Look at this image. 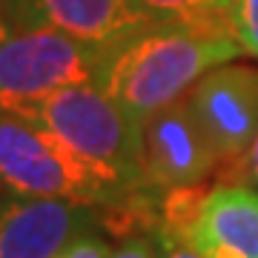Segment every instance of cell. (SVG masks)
Segmentation results:
<instances>
[{"label":"cell","mask_w":258,"mask_h":258,"mask_svg":"<svg viewBox=\"0 0 258 258\" xmlns=\"http://www.w3.org/2000/svg\"><path fill=\"white\" fill-rule=\"evenodd\" d=\"M244 55L227 29L152 23L106 52L98 86L132 118L149 115L189 95L204 75Z\"/></svg>","instance_id":"6da1fadb"},{"label":"cell","mask_w":258,"mask_h":258,"mask_svg":"<svg viewBox=\"0 0 258 258\" xmlns=\"http://www.w3.org/2000/svg\"><path fill=\"white\" fill-rule=\"evenodd\" d=\"M0 192L18 198H57L112 210L132 195L123 184L26 118L0 112Z\"/></svg>","instance_id":"7a4b0ae2"},{"label":"cell","mask_w":258,"mask_h":258,"mask_svg":"<svg viewBox=\"0 0 258 258\" xmlns=\"http://www.w3.org/2000/svg\"><path fill=\"white\" fill-rule=\"evenodd\" d=\"M20 118L52 132L72 152L123 184L129 192H152L144 186L141 175V123L98 83L52 92Z\"/></svg>","instance_id":"3957f363"},{"label":"cell","mask_w":258,"mask_h":258,"mask_svg":"<svg viewBox=\"0 0 258 258\" xmlns=\"http://www.w3.org/2000/svg\"><path fill=\"white\" fill-rule=\"evenodd\" d=\"M106 52L46 26H15L0 43V112L26 115L66 86L98 83Z\"/></svg>","instance_id":"277c9868"},{"label":"cell","mask_w":258,"mask_h":258,"mask_svg":"<svg viewBox=\"0 0 258 258\" xmlns=\"http://www.w3.org/2000/svg\"><path fill=\"white\" fill-rule=\"evenodd\" d=\"M218 164L221 158L186 98L158 109L141 123V175L152 192L201 184Z\"/></svg>","instance_id":"5b68a950"},{"label":"cell","mask_w":258,"mask_h":258,"mask_svg":"<svg viewBox=\"0 0 258 258\" xmlns=\"http://www.w3.org/2000/svg\"><path fill=\"white\" fill-rule=\"evenodd\" d=\"M186 101L221 158L235 164L258 135V66L221 63L195 83Z\"/></svg>","instance_id":"8992f818"},{"label":"cell","mask_w":258,"mask_h":258,"mask_svg":"<svg viewBox=\"0 0 258 258\" xmlns=\"http://www.w3.org/2000/svg\"><path fill=\"white\" fill-rule=\"evenodd\" d=\"M101 210L57 198H0V258H55L89 230H98Z\"/></svg>","instance_id":"52a82bcc"},{"label":"cell","mask_w":258,"mask_h":258,"mask_svg":"<svg viewBox=\"0 0 258 258\" xmlns=\"http://www.w3.org/2000/svg\"><path fill=\"white\" fill-rule=\"evenodd\" d=\"M15 26H46L86 46L112 52L152 26L138 0H9Z\"/></svg>","instance_id":"ba28073f"},{"label":"cell","mask_w":258,"mask_h":258,"mask_svg":"<svg viewBox=\"0 0 258 258\" xmlns=\"http://www.w3.org/2000/svg\"><path fill=\"white\" fill-rule=\"evenodd\" d=\"M184 241L201 258H258V189L235 181L212 186Z\"/></svg>","instance_id":"9c48e42d"},{"label":"cell","mask_w":258,"mask_h":258,"mask_svg":"<svg viewBox=\"0 0 258 258\" xmlns=\"http://www.w3.org/2000/svg\"><path fill=\"white\" fill-rule=\"evenodd\" d=\"M232 3L235 0H138L152 23H181L227 32H232Z\"/></svg>","instance_id":"30bf717a"},{"label":"cell","mask_w":258,"mask_h":258,"mask_svg":"<svg viewBox=\"0 0 258 258\" xmlns=\"http://www.w3.org/2000/svg\"><path fill=\"white\" fill-rule=\"evenodd\" d=\"M232 35L241 43L244 55L258 57V0L232 3Z\"/></svg>","instance_id":"8fae6325"},{"label":"cell","mask_w":258,"mask_h":258,"mask_svg":"<svg viewBox=\"0 0 258 258\" xmlns=\"http://www.w3.org/2000/svg\"><path fill=\"white\" fill-rule=\"evenodd\" d=\"M109 255H112V247L106 244V238L98 230H89L78 235L75 241H69L55 258H109Z\"/></svg>","instance_id":"7c38bea8"},{"label":"cell","mask_w":258,"mask_h":258,"mask_svg":"<svg viewBox=\"0 0 258 258\" xmlns=\"http://www.w3.org/2000/svg\"><path fill=\"white\" fill-rule=\"evenodd\" d=\"M230 166H232V175H235V178H230V181L247 184V186H252V189H258V135H255V141L249 144L247 152Z\"/></svg>","instance_id":"4fadbf2b"},{"label":"cell","mask_w":258,"mask_h":258,"mask_svg":"<svg viewBox=\"0 0 258 258\" xmlns=\"http://www.w3.org/2000/svg\"><path fill=\"white\" fill-rule=\"evenodd\" d=\"M152 238L158 247V258H201L184 238H178L166 230H152Z\"/></svg>","instance_id":"5bb4252c"},{"label":"cell","mask_w":258,"mask_h":258,"mask_svg":"<svg viewBox=\"0 0 258 258\" xmlns=\"http://www.w3.org/2000/svg\"><path fill=\"white\" fill-rule=\"evenodd\" d=\"M109 258H158V247L152 232L147 235H129L118 249H112Z\"/></svg>","instance_id":"9a60e30c"},{"label":"cell","mask_w":258,"mask_h":258,"mask_svg":"<svg viewBox=\"0 0 258 258\" xmlns=\"http://www.w3.org/2000/svg\"><path fill=\"white\" fill-rule=\"evenodd\" d=\"M12 29H15V23L9 15V0H0V43L12 35Z\"/></svg>","instance_id":"2e32d148"}]
</instances>
